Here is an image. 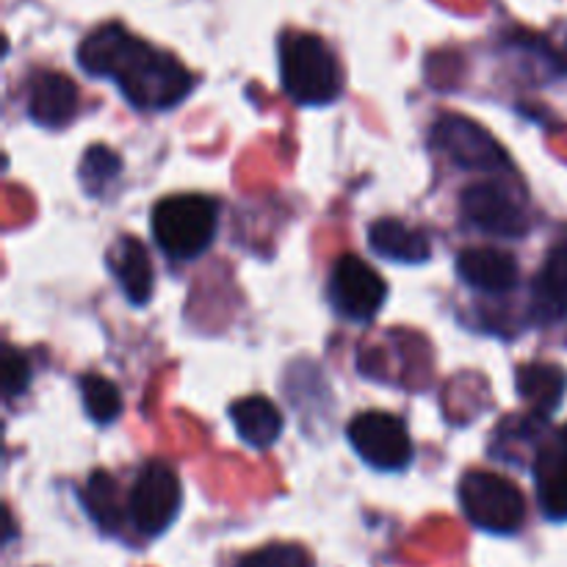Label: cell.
Here are the masks:
<instances>
[{"instance_id": "1", "label": "cell", "mask_w": 567, "mask_h": 567, "mask_svg": "<svg viewBox=\"0 0 567 567\" xmlns=\"http://www.w3.org/2000/svg\"><path fill=\"white\" fill-rule=\"evenodd\" d=\"M89 75L109 78L138 111H169L194 92V75L166 50L127 31L122 22L94 28L78 48Z\"/></svg>"}, {"instance_id": "2", "label": "cell", "mask_w": 567, "mask_h": 567, "mask_svg": "<svg viewBox=\"0 0 567 567\" xmlns=\"http://www.w3.org/2000/svg\"><path fill=\"white\" fill-rule=\"evenodd\" d=\"M280 81L299 105H330L343 89L336 53L324 39L305 31H286L280 37Z\"/></svg>"}, {"instance_id": "3", "label": "cell", "mask_w": 567, "mask_h": 567, "mask_svg": "<svg viewBox=\"0 0 567 567\" xmlns=\"http://www.w3.org/2000/svg\"><path fill=\"white\" fill-rule=\"evenodd\" d=\"M219 203L205 194H175L153 208V236L172 260H192L214 244Z\"/></svg>"}, {"instance_id": "4", "label": "cell", "mask_w": 567, "mask_h": 567, "mask_svg": "<svg viewBox=\"0 0 567 567\" xmlns=\"http://www.w3.org/2000/svg\"><path fill=\"white\" fill-rule=\"evenodd\" d=\"M460 504L465 518L491 535H515L526 520L520 487L493 471H468L460 480Z\"/></svg>"}, {"instance_id": "5", "label": "cell", "mask_w": 567, "mask_h": 567, "mask_svg": "<svg viewBox=\"0 0 567 567\" xmlns=\"http://www.w3.org/2000/svg\"><path fill=\"white\" fill-rule=\"evenodd\" d=\"M432 147L446 155L460 169L507 172L513 169L502 144L480 122L460 114H446L432 125Z\"/></svg>"}, {"instance_id": "6", "label": "cell", "mask_w": 567, "mask_h": 567, "mask_svg": "<svg viewBox=\"0 0 567 567\" xmlns=\"http://www.w3.org/2000/svg\"><path fill=\"white\" fill-rule=\"evenodd\" d=\"M183 487L175 471L161 460H150L138 471L131 491V518L142 535L158 537L175 524L181 513Z\"/></svg>"}, {"instance_id": "7", "label": "cell", "mask_w": 567, "mask_h": 567, "mask_svg": "<svg viewBox=\"0 0 567 567\" xmlns=\"http://www.w3.org/2000/svg\"><path fill=\"white\" fill-rule=\"evenodd\" d=\"M354 452L377 471H402L413 460V441L402 419L382 410H365L347 426Z\"/></svg>"}, {"instance_id": "8", "label": "cell", "mask_w": 567, "mask_h": 567, "mask_svg": "<svg viewBox=\"0 0 567 567\" xmlns=\"http://www.w3.org/2000/svg\"><path fill=\"white\" fill-rule=\"evenodd\" d=\"M330 297L338 313L349 321H371L388 299V286L363 258L343 255L330 277Z\"/></svg>"}, {"instance_id": "9", "label": "cell", "mask_w": 567, "mask_h": 567, "mask_svg": "<svg viewBox=\"0 0 567 567\" xmlns=\"http://www.w3.org/2000/svg\"><path fill=\"white\" fill-rule=\"evenodd\" d=\"M460 205H463L465 219L491 236L520 238L529 230V219H526L520 203L496 181L471 183L463 192Z\"/></svg>"}, {"instance_id": "10", "label": "cell", "mask_w": 567, "mask_h": 567, "mask_svg": "<svg viewBox=\"0 0 567 567\" xmlns=\"http://www.w3.org/2000/svg\"><path fill=\"white\" fill-rule=\"evenodd\" d=\"M28 116L42 127H64L78 114V86L55 70H37L28 78Z\"/></svg>"}, {"instance_id": "11", "label": "cell", "mask_w": 567, "mask_h": 567, "mask_svg": "<svg viewBox=\"0 0 567 567\" xmlns=\"http://www.w3.org/2000/svg\"><path fill=\"white\" fill-rule=\"evenodd\" d=\"M457 275L474 291L498 297V293H509L518 286L520 269L515 255L504 252V249L471 247L457 255Z\"/></svg>"}, {"instance_id": "12", "label": "cell", "mask_w": 567, "mask_h": 567, "mask_svg": "<svg viewBox=\"0 0 567 567\" xmlns=\"http://www.w3.org/2000/svg\"><path fill=\"white\" fill-rule=\"evenodd\" d=\"M109 269L120 282L127 302L147 305L153 297V264H150L147 247L136 236H122L114 247L109 249Z\"/></svg>"}, {"instance_id": "13", "label": "cell", "mask_w": 567, "mask_h": 567, "mask_svg": "<svg viewBox=\"0 0 567 567\" xmlns=\"http://www.w3.org/2000/svg\"><path fill=\"white\" fill-rule=\"evenodd\" d=\"M567 313V244L548 252L532 286V316L540 324L563 319Z\"/></svg>"}, {"instance_id": "14", "label": "cell", "mask_w": 567, "mask_h": 567, "mask_svg": "<svg viewBox=\"0 0 567 567\" xmlns=\"http://www.w3.org/2000/svg\"><path fill=\"white\" fill-rule=\"evenodd\" d=\"M369 244L380 258L393 264H426L432 244L426 233L404 225L399 219H380L369 227Z\"/></svg>"}, {"instance_id": "15", "label": "cell", "mask_w": 567, "mask_h": 567, "mask_svg": "<svg viewBox=\"0 0 567 567\" xmlns=\"http://www.w3.org/2000/svg\"><path fill=\"white\" fill-rule=\"evenodd\" d=\"M230 421L238 437L252 449L275 446L282 432V415L266 396H247L230 404Z\"/></svg>"}, {"instance_id": "16", "label": "cell", "mask_w": 567, "mask_h": 567, "mask_svg": "<svg viewBox=\"0 0 567 567\" xmlns=\"http://www.w3.org/2000/svg\"><path fill=\"white\" fill-rule=\"evenodd\" d=\"M515 388L535 408V413L548 415L563 404L567 391V374L551 363H526L515 374Z\"/></svg>"}, {"instance_id": "17", "label": "cell", "mask_w": 567, "mask_h": 567, "mask_svg": "<svg viewBox=\"0 0 567 567\" xmlns=\"http://www.w3.org/2000/svg\"><path fill=\"white\" fill-rule=\"evenodd\" d=\"M537 498L548 518H567V446L543 449L535 460Z\"/></svg>"}, {"instance_id": "18", "label": "cell", "mask_w": 567, "mask_h": 567, "mask_svg": "<svg viewBox=\"0 0 567 567\" xmlns=\"http://www.w3.org/2000/svg\"><path fill=\"white\" fill-rule=\"evenodd\" d=\"M81 396H83V410L89 413V419L94 424H114L122 413V396L120 388L111 380L100 374H86L81 380Z\"/></svg>"}, {"instance_id": "19", "label": "cell", "mask_w": 567, "mask_h": 567, "mask_svg": "<svg viewBox=\"0 0 567 567\" xmlns=\"http://www.w3.org/2000/svg\"><path fill=\"white\" fill-rule=\"evenodd\" d=\"M120 172H122L120 155H116L114 150L103 147V144H94V147H89L86 153H83L78 177H81L83 183V192L92 194V197H100V194H103L105 188L120 177Z\"/></svg>"}, {"instance_id": "20", "label": "cell", "mask_w": 567, "mask_h": 567, "mask_svg": "<svg viewBox=\"0 0 567 567\" xmlns=\"http://www.w3.org/2000/svg\"><path fill=\"white\" fill-rule=\"evenodd\" d=\"M86 507L92 513V518L103 526L105 532L116 529L120 526V513H116V502H114V480L103 471L92 474L86 485Z\"/></svg>"}, {"instance_id": "21", "label": "cell", "mask_w": 567, "mask_h": 567, "mask_svg": "<svg viewBox=\"0 0 567 567\" xmlns=\"http://www.w3.org/2000/svg\"><path fill=\"white\" fill-rule=\"evenodd\" d=\"M236 567H313V557L297 543H271L238 559Z\"/></svg>"}, {"instance_id": "22", "label": "cell", "mask_w": 567, "mask_h": 567, "mask_svg": "<svg viewBox=\"0 0 567 567\" xmlns=\"http://www.w3.org/2000/svg\"><path fill=\"white\" fill-rule=\"evenodd\" d=\"M0 371H3V393L9 399L20 396V393H25L28 385H31V365H28L25 354L14 352L11 347H6Z\"/></svg>"}, {"instance_id": "23", "label": "cell", "mask_w": 567, "mask_h": 567, "mask_svg": "<svg viewBox=\"0 0 567 567\" xmlns=\"http://www.w3.org/2000/svg\"><path fill=\"white\" fill-rule=\"evenodd\" d=\"M563 443H565V446H567V426H565V430H563Z\"/></svg>"}]
</instances>
